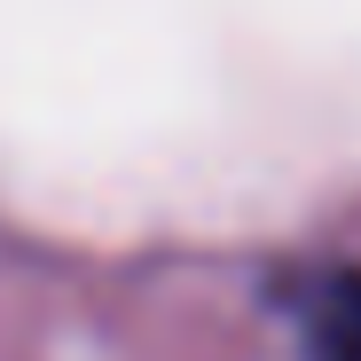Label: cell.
Returning a JSON list of instances; mask_svg holds the SVG:
<instances>
[{
  "mask_svg": "<svg viewBox=\"0 0 361 361\" xmlns=\"http://www.w3.org/2000/svg\"><path fill=\"white\" fill-rule=\"evenodd\" d=\"M307 345H314V361H361V267H345L314 290Z\"/></svg>",
  "mask_w": 361,
  "mask_h": 361,
  "instance_id": "1",
  "label": "cell"
}]
</instances>
